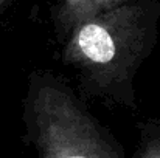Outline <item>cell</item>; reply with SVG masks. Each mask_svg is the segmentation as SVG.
I'll use <instances>...</instances> for the list:
<instances>
[{"instance_id": "obj_2", "label": "cell", "mask_w": 160, "mask_h": 158, "mask_svg": "<svg viewBox=\"0 0 160 158\" xmlns=\"http://www.w3.org/2000/svg\"><path fill=\"white\" fill-rule=\"evenodd\" d=\"M68 59L95 74L120 71L134 50H140L138 11L121 8L101 12L73 28Z\"/></svg>"}, {"instance_id": "obj_5", "label": "cell", "mask_w": 160, "mask_h": 158, "mask_svg": "<svg viewBox=\"0 0 160 158\" xmlns=\"http://www.w3.org/2000/svg\"><path fill=\"white\" fill-rule=\"evenodd\" d=\"M5 2H6V0H0V6H2V5H3Z\"/></svg>"}, {"instance_id": "obj_1", "label": "cell", "mask_w": 160, "mask_h": 158, "mask_svg": "<svg viewBox=\"0 0 160 158\" xmlns=\"http://www.w3.org/2000/svg\"><path fill=\"white\" fill-rule=\"evenodd\" d=\"M33 119L42 158H115L92 119L59 89L38 90Z\"/></svg>"}, {"instance_id": "obj_4", "label": "cell", "mask_w": 160, "mask_h": 158, "mask_svg": "<svg viewBox=\"0 0 160 158\" xmlns=\"http://www.w3.org/2000/svg\"><path fill=\"white\" fill-rule=\"evenodd\" d=\"M142 158H160V140L151 141V143L146 146V149H145Z\"/></svg>"}, {"instance_id": "obj_3", "label": "cell", "mask_w": 160, "mask_h": 158, "mask_svg": "<svg viewBox=\"0 0 160 158\" xmlns=\"http://www.w3.org/2000/svg\"><path fill=\"white\" fill-rule=\"evenodd\" d=\"M126 0H61L58 20L62 26L75 28L79 23L113 9Z\"/></svg>"}]
</instances>
